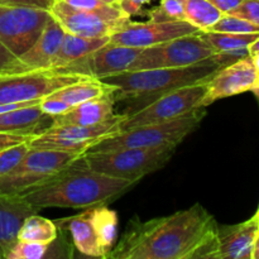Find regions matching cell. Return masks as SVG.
Wrapping results in <instances>:
<instances>
[{
    "label": "cell",
    "instance_id": "cell-1",
    "mask_svg": "<svg viewBox=\"0 0 259 259\" xmlns=\"http://www.w3.org/2000/svg\"><path fill=\"white\" fill-rule=\"evenodd\" d=\"M218 224L202 206L126 225L110 259H217Z\"/></svg>",
    "mask_w": 259,
    "mask_h": 259
},
{
    "label": "cell",
    "instance_id": "cell-2",
    "mask_svg": "<svg viewBox=\"0 0 259 259\" xmlns=\"http://www.w3.org/2000/svg\"><path fill=\"white\" fill-rule=\"evenodd\" d=\"M249 55V51L217 53L207 60L186 67H162L152 70L132 71L108 76L101 81L115 89L116 101L131 100L132 105L123 111L125 116L136 113L162 94L185 86L209 81L220 68Z\"/></svg>",
    "mask_w": 259,
    "mask_h": 259
},
{
    "label": "cell",
    "instance_id": "cell-3",
    "mask_svg": "<svg viewBox=\"0 0 259 259\" xmlns=\"http://www.w3.org/2000/svg\"><path fill=\"white\" fill-rule=\"evenodd\" d=\"M136 184L95 171L88 166L82 154L50 181L20 195L38 210L45 207L88 209L108 204Z\"/></svg>",
    "mask_w": 259,
    "mask_h": 259
},
{
    "label": "cell",
    "instance_id": "cell-4",
    "mask_svg": "<svg viewBox=\"0 0 259 259\" xmlns=\"http://www.w3.org/2000/svg\"><path fill=\"white\" fill-rule=\"evenodd\" d=\"M205 115H206V108H200L194 113L175 120L124 129L114 136L103 139L91 147L89 151L177 147L200 125Z\"/></svg>",
    "mask_w": 259,
    "mask_h": 259
},
{
    "label": "cell",
    "instance_id": "cell-5",
    "mask_svg": "<svg viewBox=\"0 0 259 259\" xmlns=\"http://www.w3.org/2000/svg\"><path fill=\"white\" fill-rule=\"evenodd\" d=\"M67 230L76 249L83 255L108 258L118 234V215L105 204L88 207L78 215L56 223Z\"/></svg>",
    "mask_w": 259,
    "mask_h": 259
},
{
    "label": "cell",
    "instance_id": "cell-6",
    "mask_svg": "<svg viewBox=\"0 0 259 259\" xmlns=\"http://www.w3.org/2000/svg\"><path fill=\"white\" fill-rule=\"evenodd\" d=\"M176 148L161 147L88 151L83 153V159L95 171L116 179L138 182L147 175L161 169L172 158Z\"/></svg>",
    "mask_w": 259,
    "mask_h": 259
},
{
    "label": "cell",
    "instance_id": "cell-7",
    "mask_svg": "<svg viewBox=\"0 0 259 259\" xmlns=\"http://www.w3.org/2000/svg\"><path fill=\"white\" fill-rule=\"evenodd\" d=\"M83 153L30 147L23 161L5 176L0 177V191L23 194L40 186L77 161Z\"/></svg>",
    "mask_w": 259,
    "mask_h": 259
},
{
    "label": "cell",
    "instance_id": "cell-8",
    "mask_svg": "<svg viewBox=\"0 0 259 259\" xmlns=\"http://www.w3.org/2000/svg\"><path fill=\"white\" fill-rule=\"evenodd\" d=\"M85 78L90 76L61 70L0 73V105L39 100L53 91Z\"/></svg>",
    "mask_w": 259,
    "mask_h": 259
},
{
    "label": "cell",
    "instance_id": "cell-9",
    "mask_svg": "<svg viewBox=\"0 0 259 259\" xmlns=\"http://www.w3.org/2000/svg\"><path fill=\"white\" fill-rule=\"evenodd\" d=\"M124 119H125V115L120 113L114 114L111 118L95 125L51 124L42 133L37 134L30 139L29 146L34 148L85 153L103 139L119 133L121 131V123Z\"/></svg>",
    "mask_w": 259,
    "mask_h": 259
},
{
    "label": "cell",
    "instance_id": "cell-10",
    "mask_svg": "<svg viewBox=\"0 0 259 259\" xmlns=\"http://www.w3.org/2000/svg\"><path fill=\"white\" fill-rule=\"evenodd\" d=\"M206 82L185 86L162 94L136 113L125 116L121 123V131L147 124L175 120L194 113L197 109L204 108L202 100L206 94Z\"/></svg>",
    "mask_w": 259,
    "mask_h": 259
},
{
    "label": "cell",
    "instance_id": "cell-11",
    "mask_svg": "<svg viewBox=\"0 0 259 259\" xmlns=\"http://www.w3.org/2000/svg\"><path fill=\"white\" fill-rule=\"evenodd\" d=\"M50 18L48 10L0 5V42L20 57L37 42Z\"/></svg>",
    "mask_w": 259,
    "mask_h": 259
},
{
    "label": "cell",
    "instance_id": "cell-12",
    "mask_svg": "<svg viewBox=\"0 0 259 259\" xmlns=\"http://www.w3.org/2000/svg\"><path fill=\"white\" fill-rule=\"evenodd\" d=\"M217 53L201 37L200 32L146 47L142 51L136 70H152L162 67H186L212 57Z\"/></svg>",
    "mask_w": 259,
    "mask_h": 259
},
{
    "label": "cell",
    "instance_id": "cell-13",
    "mask_svg": "<svg viewBox=\"0 0 259 259\" xmlns=\"http://www.w3.org/2000/svg\"><path fill=\"white\" fill-rule=\"evenodd\" d=\"M199 30L185 20L180 22H132L131 18L109 35V43L146 48L192 34Z\"/></svg>",
    "mask_w": 259,
    "mask_h": 259
},
{
    "label": "cell",
    "instance_id": "cell-14",
    "mask_svg": "<svg viewBox=\"0 0 259 259\" xmlns=\"http://www.w3.org/2000/svg\"><path fill=\"white\" fill-rule=\"evenodd\" d=\"M142 51L143 48L113 45L108 42L82 60L77 61L66 68H61V71L81 73V75L101 80L108 76L132 72L136 70L137 61Z\"/></svg>",
    "mask_w": 259,
    "mask_h": 259
},
{
    "label": "cell",
    "instance_id": "cell-15",
    "mask_svg": "<svg viewBox=\"0 0 259 259\" xmlns=\"http://www.w3.org/2000/svg\"><path fill=\"white\" fill-rule=\"evenodd\" d=\"M248 91L259 98V72L250 55L224 66L207 81L202 106L207 108L220 99L230 98Z\"/></svg>",
    "mask_w": 259,
    "mask_h": 259
},
{
    "label": "cell",
    "instance_id": "cell-16",
    "mask_svg": "<svg viewBox=\"0 0 259 259\" xmlns=\"http://www.w3.org/2000/svg\"><path fill=\"white\" fill-rule=\"evenodd\" d=\"M50 12L66 33L82 37H109L114 29L120 25L108 22L91 13L75 9L63 0H57Z\"/></svg>",
    "mask_w": 259,
    "mask_h": 259
},
{
    "label": "cell",
    "instance_id": "cell-17",
    "mask_svg": "<svg viewBox=\"0 0 259 259\" xmlns=\"http://www.w3.org/2000/svg\"><path fill=\"white\" fill-rule=\"evenodd\" d=\"M38 211L20 194L0 191V259H5L18 240L23 222Z\"/></svg>",
    "mask_w": 259,
    "mask_h": 259
},
{
    "label": "cell",
    "instance_id": "cell-18",
    "mask_svg": "<svg viewBox=\"0 0 259 259\" xmlns=\"http://www.w3.org/2000/svg\"><path fill=\"white\" fill-rule=\"evenodd\" d=\"M258 232L255 217L240 224L218 227L217 259H252Z\"/></svg>",
    "mask_w": 259,
    "mask_h": 259
},
{
    "label": "cell",
    "instance_id": "cell-19",
    "mask_svg": "<svg viewBox=\"0 0 259 259\" xmlns=\"http://www.w3.org/2000/svg\"><path fill=\"white\" fill-rule=\"evenodd\" d=\"M65 33V29L51 14L50 20L46 24L43 32L40 33L37 42L24 55L18 57L23 70H51V65L60 50Z\"/></svg>",
    "mask_w": 259,
    "mask_h": 259
},
{
    "label": "cell",
    "instance_id": "cell-20",
    "mask_svg": "<svg viewBox=\"0 0 259 259\" xmlns=\"http://www.w3.org/2000/svg\"><path fill=\"white\" fill-rule=\"evenodd\" d=\"M116 99L113 93H109L100 98L91 99V100L81 103L73 106L66 113L61 115L53 116L52 124L56 125H63V124H71V125H95V124L105 121L106 119L114 115V106H115Z\"/></svg>",
    "mask_w": 259,
    "mask_h": 259
},
{
    "label": "cell",
    "instance_id": "cell-21",
    "mask_svg": "<svg viewBox=\"0 0 259 259\" xmlns=\"http://www.w3.org/2000/svg\"><path fill=\"white\" fill-rule=\"evenodd\" d=\"M48 118L52 116L43 113L39 104L14 109L0 114V133L37 136L51 125H48Z\"/></svg>",
    "mask_w": 259,
    "mask_h": 259
},
{
    "label": "cell",
    "instance_id": "cell-22",
    "mask_svg": "<svg viewBox=\"0 0 259 259\" xmlns=\"http://www.w3.org/2000/svg\"><path fill=\"white\" fill-rule=\"evenodd\" d=\"M109 42V37H82L65 33L61 47L51 65V70H61L82 60Z\"/></svg>",
    "mask_w": 259,
    "mask_h": 259
},
{
    "label": "cell",
    "instance_id": "cell-23",
    "mask_svg": "<svg viewBox=\"0 0 259 259\" xmlns=\"http://www.w3.org/2000/svg\"><path fill=\"white\" fill-rule=\"evenodd\" d=\"M113 91H115L113 86L108 85V83L103 82L98 78L90 77L71 83V85L60 89V90L53 91L50 95L65 101L71 108H73L78 104L85 103V101L91 100V99L100 98V96L106 95V94L113 93Z\"/></svg>",
    "mask_w": 259,
    "mask_h": 259
},
{
    "label": "cell",
    "instance_id": "cell-24",
    "mask_svg": "<svg viewBox=\"0 0 259 259\" xmlns=\"http://www.w3.org/2000/svg\"><path fill=\"white\" fill-rule=\"evenodd\" d=\"M58 228L52 220L46 219L37 214H32L23 222L18 233V240L52 244L57 239Z\"/></svg>",
    "mask_w": 259,
    "mask_h": 259
},
{
    "label": "cell",
    "instance_id": "cell-25",
    "mask_svg": "<svg viewBox=\"0 0 259 259\" xmlns=\"http://www.w3.org/2000/svg\"><path fill=\"white\" fill-rule=\"evenodd\" d=\"M185 22L194 25L200 32L209 30L223 13L209 0H184Z\"/></svg>",
    "mask_w": 259,
    "mask_h": 259
},
{
    "label": "cell",
    "instance_id": "cell-26",
    "mask_svg": "<svg viewBox=\"0 0 259 259\" xmlns=\"http://www.w3.org/2000/svg\"><path fill=\"white\" fill-rule=\"evenodd\" d=\"M200 34L206 40L207 45L212 48L215 53L235 52V51L247 50L257 38H259V33L239 34V33H222L205 30V32H200Z\"/></svg>",
    "mask_w": 259,
    "mask_h": 259
},
{
    "label": "cell",
    "instance_id": "cell-27",
    "mask_svg": "<svg viewBox=\"0 0 259 259\" xmlns=\"http://www.w3.org/2000/svg\"><path fill=\"white\" fill-rule=\"evenodd\" d=\"M63 2L67 3L70 7L75 8V9L95 14L108 22L114 23V24H121L131 18L124 14L118 5L106 4L100 0H63Z\"/></svg>",
    "mask_w": 259,
    "mask_h": 259
},
{
    "label": "cell",
    "instance_id": "cell-28",
    "mask_svg": "<svg viewBox=\"0 0 259 259\" xmlns=\"http://www.w3.org/2000/svg\"><path fill=\"white\" fill-rule=\"evenodd\" d=\"M153 22H180L185 20L184 0H161L158 7L147 12Z\"/></svg>",
    "mask_w": 259,
    "mask_h": 259
},
{
    "label": "cell",
    "instance_id": "cell-29",
    "mask_svg": "<svg viewBox=\"0 0 259 259\" xmlns=\"http://www.w3.org/2000/svg\"><path fill=\"white\" fill-rule=\"evenodd\" d=\"M209 30H211V32L245 34V33H259V25L244 19V18L235 17V15L232 14H223L222 18Z\"/></svg>",
    "mask_w": 259,
    "mask_h": 259
},
{
    "label": "cell",
    "instance_id": "cell-30",
    "mask_svg": "<svg viewBox=\"0 0 259 259\" xmlns=\"http://www.w3.org/2000/svg\"><path fill=\"white\" fill-rule=\"evenodd\" d=\"M30 149L29 141L0 149V177L12 172Z\"/></svg>",
    "mask_w": 259,
    "mask_h": 259
},
{
    "label": "cell",
    "instance_id": "cell-31",
    "mask_svg": "<svg viewBox=\"0 0 259 259\" xmlns=\"http://www.w3.org/2000/svg\"><path fill=\"white\" fill-rule=\"evenodd\" d=\"M50 244L17 240L5 259H42L47 255Z\"/></svg>",
    "mask_w": 259,
    "mask_h": 259
},
{
    "label": "cell",
    "instance_id": "cell-32",
    "mask_svg": "<svg viewBox=\"0 0 259 259\" xmlns=\"http://www.w3.org/2000/svg\"><path fill=\"white\" fill-rule=\"evenodd\" d=\"M228 14L244 18V19L259 25V0H245L244 3H242L239 7H237Z\"/></svg>",
    "mask_w": 259,
    "mask_h": 259
},
{
    "label": "cell",
    "instance_id": "cell-33",
    "mask_svg": "<svg viewBox=\"0 0 259 259\" xmlns=\"http://www.w3.org/2000/svg\"><path fill=\"white\" fill-rule=\"evenodd\" d=\"M39 108L42 109L43 113L53 118V116L61 115V114L68 111L71 109V106L67 103H65V101L55 98V96L46 95L45 98L40 99Z\"/></svg>",
    "mask_w": 259,
    "mask_h": 259
},
{
    "label": "cell",
    "instance_id": "cell-34",
    "mask_svg": "<svg viewBox=\"0 0 259 259\" xmlns=\"http://www.w3.org/2000/svg\"><path fill=\"white\" fill-rule=\"evenodd\" d=\"M25 72L20 66L19 60L0 42V73Z\"/></svg>",
    "mask_w": 259,
    "mask_h": 259
},
{
    "label": "cell",
    "instance_id": "cell-35",
    "mask_svg": "<svg viewBox=\"0 0 259 259\" xmlns=\"http://www.w3.org/2000/svg\"><path fill=\"white\" fill-rule=\"evenodd\" d=\"M57 0H0V5H17V7L35 8L50 12Z\"/></svg>",
    "mask_w": 259,
    "mask_h": 259
},
{
    "label": "cell",
    "instance_id": "cell-36",
    "mask_svg": "<svg viewBox=\"0 0 259 259\" xmlns=\"http://www.w3.org/2000/svg\"><path fill=\"white\" fill-rule=\"evenodd\" d=\"M153 0H118L116 5L120 8L124 14H126L128 17H133V15L142 14L144 5L149 4Z\"/></svg>",
    "mask_w": 259,
    "mask_h": 259
},
{
    "label": "cell",
    "instance_id": "cell-37",
    "mask_svg": "<svg viewBox=\"0 0 259 259\" xmlns=\"http://www.w3.org/2000/svg\"><path fill=\"white\" fill-rule=\"evenodd\" d=\"M34 136H22V134H9V133H0V149L7 148V147L15 146V144L28 142Z\"/></svg>",
    "mask_w": 259,
    "mask_h": 259
},
{
    "label": "cell",
    "instance_id": "cell-38",
    "mask_svg": "<svg viewBox=\"0 0 259 259\" xmlns=\"http://www.w3.org/2000/svg\"><path fill=\"white\" fill-rule=\"evenodd\" d=\"M209 2L214 4L223 14H228L237 7H239L245 0H209Z\"/></svg>",
    "mask_w": 259,
    "mask_h": 259
},
{
    "label": "cell",
    "instance_id": "cell-39",
    "mask_svg": "<svg viewBox=\"0 0 259 259\" xmlns=\"http://www.w3.org/2000/svg\"><path fill=\"white\" fill-rule=\"evenodd\" d=\"M250 57H252L253 63H254L255 68H257V71L259 72V51H257V52L250 53Z\"/></svg>",
    "mask_w": 259,
    "mask_h": 259
},
{
    "label": "cell",
    "instance_id": "cell-40",
    "mask_svg": "<svg viewBox=\"0 0 259 259\" xmlns=\"http://www.w3.org/2000/svg\"><path fill=\"white\" fill-rule=\"evenodd\" d=\"M248 51H249V55H250V53L257 52V51H259V38H257V39H255L254 42H253L252 45L248 47Z\"/></svg>",
    "mask_w": 259,
    "mask_h": 259
},
{
    "label": "cell",
    "instance_id": "cell-41",
    "mask_svg": "<svg viewBox=\"0 0 259 259\" xmlns=\"http://www.w3.org/2000/svg\"><path fill=\"white\" fill-rule=\"evenodd\" d=\"M100 2L106 3V4H110V5H116L118 0H100Z\"/></svg>",
    "mask_w": 259,
    "mask_h": 259
},
{
    "label": "cell",
    "instance_id": "cell-42",
    "mask_svg": "<svg viewBox=\"0 0 259 259\" xmlns=\"http://www.w3.org/2000/svg\"><path fill=\"white\" fill-rule=\"evenodd\" d=\"M252 259H259V249L253 250V257Z\"/></svg>",
    "mask_w": 259,
    "mask_h": 259
},
{
    "label": "cell",
    "instance_id": "cell-43",
    "mask_svg": "<svg viewBox=\"0 0 259 259\" xmlns=\"http://www.w3.org/2000/svg\"><path fill=\"white\" fill-rule=\"evenodd\" d=\"M254 249H259V232H258V234H257V238H255Z\"/></svg>",
    "mask_w": 259,
    "mask_h": 259
},
{
    "label": "cell",
    "instance_id": "cell-44",
    "mask_svg": "<svg viewBox=\"0 0 259 259\" xmlns=\"http://www.w3.org/2000/svg\"><path fill=\"white\" fill-rule=\"evenodd\" d=\"M255 218H257V219L259 220V206H258V210H257V212H255V215H254Z\"/></svg>",
    "mask_w": 259,
    "mask_h": 259
}]
</instances>
